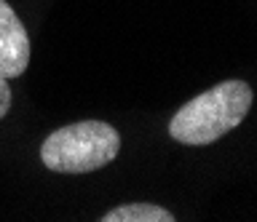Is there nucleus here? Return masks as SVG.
<instances>
[{
	"instance_id": "7ed1b4c3",
	"label": "nucleus",
	"mask_w": 257,
	"mask_h": 222,
	"mask_svg": "<svg viewBox=\"0 0 257 222\" xmlns=\"http://www.w3.org/2000/svg\"><path fill=\"white\" fill-rule=\"evenodd\" d=\"M30 65V35L6 0H0V78H19Z\"/></svg>"
},
{
	"instance_id": "f257e3e1",
	"label": "nucleus",
	"mask_w": 257,
	"mask_h": 222,
	"mask_svg": "<svg viewBox=\"0 0 257 222\" xmlns=\"http://www.w3.org/2000/svg\"><path fill=\"white\" fill-rule=\"evenodd\" d=\"M252 102L254 91L246 81H222L185 102L169 121V134L180 145H212L228 131L238 129L252 110Z\"/></svg>"
},
{
	"instance_id": "39448f33",
	"label": "nucleus",
	"mask_w": 257,
	"mask_h": 222,
	"mask_svg": "<svg viewBox=\"0 0 257 222\" xmlns=\"http://www.w3.org/2000/svg\"><path fill=\"white\" fill-rule=\"evenodd\" d=\"M8 107H11V89H8L6 78H0V121H3V115L8 113Z\"/></svg>"
},
{
	"instance_id": "20e7f679",
	"label": "nucleus",
	"mask_w": 257,
	"mask_h": 222,
	"mask_svg": "<svg viewBox=\"0 0 257 222\" xmlns=\"http://www.w3.org/2000/svg\"><path fill=\"white\" fill-rule=\"evenodd\" d=\"M102 222H174L177 217L169 209L158 203H120L115 209H110L104 217H99Z\"/></svg>"
},
{
	"instance_id": "f03ea898",
	"label": "nucleus",
	"mask_w": 257,
	"mask_h": 222,
	"mask_svg": "<svg viewBox=\"0 0 257 222\" xmlns=\"http://www.w3.org/2000/svg\"><path fill=\"white\" fill-rule=\"evenodd\" d=\"M120 134L104 121H78L51 131L40 145V161L56 174H88L115 161Z\"/></svg>"
}]
</instances>
